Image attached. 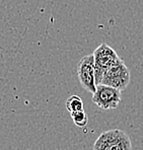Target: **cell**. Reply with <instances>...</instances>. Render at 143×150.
<instances>
[{"label": "cell", "mask_w": 143, "mask_h": 150, "mask_svg": "<svg viewBox=\"0 0 143 150\" xmlns=\"http://www.w3.org/2000/svg\"><path fill=\"white\" fill-rule=\"evenodd\" d=\"M93 150H132L131 139L123 130H108L96 140Z\"/></svg>", "instance_id": "obj_1"}, {"label": "cell", "mask_w": 143, "mask_h": 150, "mask_svg": "<svg viewBox=\"0 0 143 150\" xmlns=\"http://www.w3.org/2000/svg\"><path fill=\"white\" fill-rule=\"evenodd\" d=\"M92 54H93L94 68H96V85H98L102 82L105 72L122 58L119 57L116 51L105 43L101 44Z\"/></svg>", "instance_id": "obj_2"}, {"label": "cell", "mask_w": 143, "mask_h": 150, "mask_svg": "<svg viewBox=\"0 0 143 150\" xmlns=\"http://www.w3.org/2000/svg\"><path fill=\"white\" fill-rule=\"evenodd\" d=\"M130 80V70L123 61V59H121L120 61H118L116 64L111 66L105 72L101 84L109 85V86L122 91V90L126 89L129 86Z\"/></svg>", "instance_id": "obj_3"}, {"label": "cell", "mask_w": 143, "mask_h": 150, "mask_svg": "<svg viewBox=\"0 0 143 150\" xmlns=\"http://www.w3.org/2000/svg\"><path fill=\"white\" fill-rule=\"evenodd\" d=\"M91 100L104 111L114 110L122 101V92L109 85L98 84L94 93H92Z\"/></svg>", "instance_id": "obj_4"}, {"label": "cell", "mask_w": 143, "mask_h": 150, "mask_svg": "<svg viewBox=\"0 0 143 150\" xmlns=\"http://www.w3.org/2000/svg\"><path fill=\"white\" fill-rule=\"evenodd\" d=\"M77 76L81 86L86 91L94 93L96 90V68L93 54L82 57L77 64Z\"/></svg>", "instance_id": "obj_5"}, {"label": "cell", "mask_w": 143, "mask_h": 150, "mask_svg": "<svg viewBox=\"0 0 143 150\" xmlns=\"http://www.w3.org/2000/svg\"><path fill=\"white\" fill-rule=\"evenodd\" d=\"M66 109L70 114L79 111H84V103H83L80 96H71L66 100Z\"/></svg>", "instance_id": "obj_6"}, {"label": "cell", "mask_w": 143, "mask_h": 150, "mask_svg": "<svg viewBox=\"0 0 143 150\" xmlns=\"http://www.w3.org/2000/svg\"><path fill=\"white\" fill-rule=\"evenodd\" d=\"M71 118L73 120V123L78 128H84L88 123V117L84 111H79L75 112H71Z\"/></svg>", "instance_id": "obj_7"}]
</instances>
